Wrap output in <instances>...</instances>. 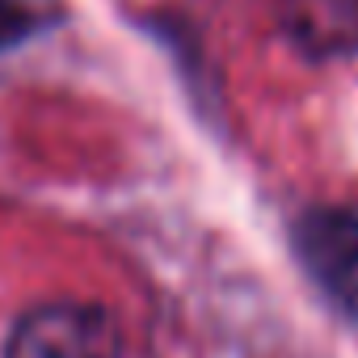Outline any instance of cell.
Here are the masks:
<instances>
[{
    "instance_id": "obj_3",
    "label": "cell",
    "mask_w": 358,
    "mask_h": 358,
    "mask_svg": "<svg viewBox=\"0 0 358 358\" xmlns=\"http://www.w3.org/2000/svg\"><path fill=\"white\" fill-rule=\"evenodd\" d=\"M64 13L59 0H0V51H9L38 30L55 26Z\"/></svg>"
},
{
    "instance_id": "obj_1",
    "label": "cell",
    "mask_w": 358,
    "mask_h": 358,
    "mask_svg": "<svg viewBox=\"0 0 358 358\" xmlns=\"http://www.w3.org/2000/svg\"><path fill=\"white\" fill-rule=\"evenodd\" d=\"M122 329L97 303H43L30 308L5 345V358H118Z\"/></svg>"
},
{
    "instance_id": "obj_2",
    "label": "cell",
    "mask_w": 358,
    "mask_h": 358,
    "mask_svg": "<svg viewBox=\"0 0 358 358\" xmlns=\"http://www.w3.org/2000/svg\"><path fill=\"white\" fill-rule=\"evenodd\" d=\"M295 253L312 282L358 320V215L337 207H316L295 224Z\"/></svg>"
}]
</instances>
